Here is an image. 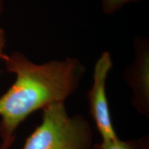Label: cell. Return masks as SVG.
I'll return each instance as SVG.
<instances>
[{
    "label": "cell",
    "mask_w": 149,
    "mask_h": 149,
    "mask_svg": "<svg viewBox=\"0 0 149 149\" xmlns=\"http://www.w3.org/2000/svg\"><path fill=\"white\" fill-rule=\"evenodd\" d=\"M93 149H148V141L137 140L122 141L116 137L111 140H102L93 145Z\"/></svg>",
    "instance_id": "5"
},
{
    "label": "cell",
    "mask_w": 149,
    "mask_h": 149,
    "mask_svg": "<svg viewBox=\"0 0 149 149\" xmlns=\"http://www.w3.org/2000/svg\"><path fill=\"white\" fill-rule=\"evenodd\" d=\"M6 38L4 31L2 29H0V59L3 60L6 55L3 53V49L5 48Z\"/></svg>",
    "instance_id": "7"
},
{
    "label": "cell",
    "mask_w": 149,
    "mask_h": 149,
    "mask_svg": "<svg viewBox=\"0 0 149 149\" xmlns=\"http://www.w3.org/2000/svg\"><path fill=\"white\" fill-rule=\"evenodd\" d=\"M42 120L22 149H93V131L83 116L68 115L64 102L42 109Z\"/></svg>",
    "instance_id": "2"
},
{
    "label": "cell",
    "mask_w": 149,
    "mask_h": 149,
    "mask_svg": "<svg viewBox=\"0 0 149 149\" xmlns=\"http://www.w3.org/2000/svg\"><path fill=\"white\" fill-rule=\"evenodd\" d=\"M3 61L7 71L16 74L15 81L0 97V149H8L19 125L33 112L64 102L77 90L86 68L70 57L35 64L18 52L6 55Z\"/></svg>",
    "instance_id": "1"
},
{
    "label": "cell",
    "mask_w": 149,
    "mask_h": 149,
    "mask_svg": "<svg viewBox=\"0 0 149 149\" xmlns=\"http://www.w3.org/2000/svg\"><path fill=\"white\" fill-rule=\"evenodd\" d=\"M139 1L141 0H101L102 11L107 15H111L128 3H136Z\"/></svg>",
    "instance_id": "6"
},
{
    "label": "cell",
    "mask_w": 149,
    "mask_h": 149,
    "mask_svg": "<svg viewBox=\"0 0 149 149\" xmlns=\"http://www.w3.org/2000/svg\"><path fill=\"white\" fill-rule=\"evenodd\" d=\"M3 0H0V15H1V13H2L3 11Z\"/></svg>",
    "instance_id": "8"
},
{
    "label": "cell",
    "mask_w": 149,
    "mask_h": 149,
    "mask_svg": "<svg viewBox=\"0 0 149 149\" xmlns=\"http://www.w3.org/2000/svg\"><path fill=\"white\" fill-rule=\"evenodd\" d=\"M135 59L126 69L125 79L133 91V104L141 113L148 115V42L136 37L135 41Z\"/></svg>",
    "instance_id": "4"
},
{
    "label": "cell",
    "mask_w": 149,
    "mask_h": 149,
    "mask_svg": "<svg viewBox=\"0 0 149 149\" xmlns=\"http://www.w3.org/2000/svg\"><path fill=\"white\" fill-rule=\"evenodd\" d=\"M112 66L111 54L108 51L103 52L95 65L93 85L87 95L91 115L102 140H111L117 137L112 123L106 93V82Z\"/></svg>",
    "instance_id": "3"
}]
</instances>
